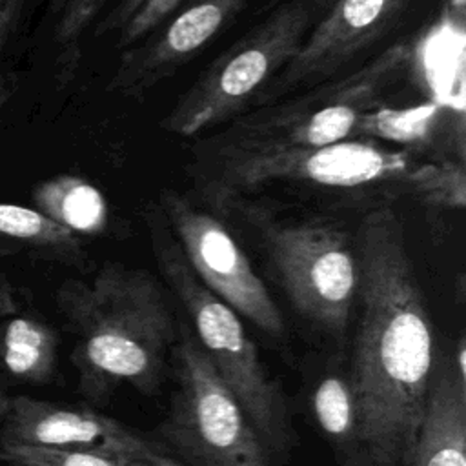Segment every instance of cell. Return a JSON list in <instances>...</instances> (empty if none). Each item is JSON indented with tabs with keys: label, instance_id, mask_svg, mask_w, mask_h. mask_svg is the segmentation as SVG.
<instances>
[{
	"label": "cell",
	"instance_id": "obj_16",
	"mask_svg": "<svg viewBox=\"0 0 466 466\" xmlns=\"http://www.w3.org/2000/svg\"><path fill=\"white\" fill-rule=\"evenodd\" d=\"M311 410L340 466H371L357 430L353 397L339 373L324 377L311 397Z\"/></svg>",
	"mask_w": 466,
	"mask_h": 466
},
{
	"label": "cell",
	"instance_id": "obj_5",
	"mask_svg": "<svg viewBox=\"0 0 466 466\" xmlns=\"http://www.w3.org/2000/svg\"><path fill=\"white\" fill-rule=\"evenodd\" d=\"M175 388L153 444L187 466H273L237 397L186 324L171 351Z\"/></svg>",
	"mask_w": 466,
	"mask_h": 466
},
{
	"label": "cell",
	"instance_id": "obj_23",
	"mask_svg": "<svg viewBox=\"0 0 466 466\" xmlns=\"http://www.w3.org/2000/svg\"><path fill=\"white\" fill-rule=\"evenodd\" d=\"M450 362H451L453 373L459 379V382L466 384V339H464V335H461L457 339L453 351L450 355Z\"/></svg>",
	"mask_w": 466,
	"mask_h": 466
},
{
	"label": "cell",
	"instance_id": "obj_11",
	"mask_svg": "<svg viewBox=\"0 0 466 466\" xmlns=\"http://www.w3.org/2000/svg\"><path fill=\"white\" fill-rule=\"evenodd\" d=\"M408 0H337L286 66L279 91L324 80L379 40Z\"/></svg>",
	"mask_w": 466,
	"mask_h": 466
},
{
	"label": "cell",
	"instance_id": "obj_3",
	"mask_svg": "<svg viewBox=\"0 0 466 466\" xmlns=\"http://www.w3.org/2000/svg\"><path fill=\"white\" fill-rule=\"evenodd\" d=\"M208 178L215 200L235 189H249L273 180L311 182L328 187L402 184L431 206H464L462 160L428 153V146L390 149L371 140H342L322 147H211Z\"/></svg>",
	"mask_w": 466,
	"mask_h": 466
},
{
	"label": "cell",
	"instance_id": "obj_15",
	"mask_svg": "<svg viewBox=\"0 0 466 466\" xmlns=\"http://www.w3.org/2000/svg\"><path fill=\"white\" fill-rule=\"evenodd\" d=\"M58 335L33 317H13L0 329V362L22 382L51 380L56 368Z\"/></svg>",
	"mask_w": 466,
	"mask_h": 466
},
{
	"label": "cell",
	"instance_id": "obj_24",
	"mask_svg": "<svg viewBox=\"0 0 466 466\" xmlns=\"http://www.w3.org/2000/svg\"><path fill=\"white\" fill-rule=\"evenodd\" d=\"M16 300L7 277L0 271V319L13 317L16 313Z\"/></svg>",
	"mask_w": 466,
	"mask_h": 466
},
{
	"label": "cell",
	"instance_id": "obj_22",
	"mask_svg": "<svg viewBox=\"0 0 466 466\" xmlns=\"http://www.w3.org/2000/svg\"><path fill=\"white\" fill-rule=\"evenodd\" d=\"M24 5L25 0H0V106L4 102V98L7 96L5 91V80H4V73H2V62H4V55L18 29V24L22 20L24 15Z\"/></svg>",
	"mask_w": 466,
	"mask_h": 466
},
{
	"label": "cell",
	"instance_id": "obj_25",
	"mask_svg": "<svg viewBox=\"0 0 466 466\" xmlns=\"http://www.w3.org/2000/svg\"><path fill=\"white\" fill-rule=\"evenodd\" d=\"M11 399L13 397H9L4 390H0V420L7 415V411L11 408Z\"/></svg>",
	"mask_w": 466,
	"mask_h": 466
},
{
	"label": "cell",
	"instance_id": "obj_14",
	"mask_svg": "<svg viewBox=\"0 0 466 466\" xmlns=\"http://www.w3.org/2000/svg\"><path fill=\"white\" fill-rule=\"evenodd\" d=\"M31 198L35 209L75 235H98L107 226V202L86 178L56 175L35 186Z\"/></svg>",
	"mask_w": 466,
	"mask_h": 466
},
{
	"label": "cell",
	"instance_id": "obj_7",
	"mask_svg": "<svg viewBox=\"0 0 466 466\" xmlns=\"http://www.w3.org/2000/svg\"><path fill=\"white\" fill-rule=\"evenodd\" d=\"M315 0H289L218 55L180 96L160 127L191 137L233 116L300 49Z\"/></svg>",
	"mask_w": 466,
	"mask_h": 466
},
{
	"label": "cell",
	"instance_id": "obj_20",
	"mask_svg": "<svg viewBox=\"0 0 466 466\" xmlns=\"http://www.w3.org/2000/svg\"><path fill=\"white\" fill-rule=\"evenodd\" d=\"M106 0H56L55 2V44L58 64L67 73L78 56V44L86 29L100 13Z\"/></svg>",
	"mask_w": 466,
	"mask_h": 466
},
{
	"label": "cell",
	"instance_id": "obj_9",
	"mask_svg": "<svg viewBox=\"0 0 466 466\" xmlns=\"http://www.w3.org/2000/svg\"><path fill=\"white\" fill-rule=\"evenodd\" d=\"M162 209L198 280L258 329L280 339L284 317L226 226L177 193L162 197Z\"/></svg>",
	"mask_w": 466,
	"mask_h": 466
},
{
	"label": "cell",
	"instance_id": "obj_6",
	"mask_svg": "<svg viewBox=\"0 0 466 466\" xmlns=\"http://www.w3.org/2000/svg\"><path fill=\"white\" fill-rule=\"evenodd\" d=\"M415 49L397 44L346 78L257 113L226 131L215 147H322L360 138L368 116L386 106L388 93L413 67Z\"/></svg>",
	"mask_w": 466,
	"mask_h": 466
},
{
	"label": "cell",
	"instance_id": "obj_10",
	"mask_svg": "<svg viewBox=\"0 0 466 466\" xmlns=\"http://www.w3.org/2000/svg\"><path fill=\"white\" fill-rule=\"evenodd\" d=\"M248 0H184L140 46L120 55L109 91L138 98L189 62Z\"/></svg>",
	"mask_w": 466,
	"mask_h": 466
},
{
	"label": "cell",
	"instance_id": "obj_2",
	"mask_svg": "<svg viewBox=\"0 0 466 466\" xmlns=\"http://www.w3.org/2000/svg\"><path fill=\"white\" fill-rule=\"evenodd\" d=\"M56 304L75 337L71 360L87 400L106 402L122 386L140 395L162 388L177 324L149 271L104 264L89 280H66Z\"/></svg>",
	"mask_w": 466,
	"mask_h": 466
},
{
	"label": "cell",
	"instance_id": "obj_12",
	"mask_svg": "<svg viewBox=\"0 0 466 466\" xmlns=\"http://www.w3.org/2000/svg\"><path fill=\"white\" fill-rule=\"evenodd\" d=\"M126 426L89 408L64 406L25 395L11 399L0 442L38 448H84L113 453Z\"/></svg>",
	"mask_w": 466,
	"mask_h": 466
},
{
	"label": "cell",
	"instance_id": "obj_19",
	"mask_svg": "<svg viewBox=\"0 0 466 466\" xmlns=\"http://www.w3.org/2000/svg\"><path fill=\"white\" fill-rule=\"evenodd\" d=\"M184 0H122L118 7L104 20L100 31L120 29L118 46L137 44L162 24Z\"/></svg>",
	"mask_w": 466,
	"mask_h": 466
},
{
	"label": "cell",
	"instance_id": "obj_13",
	"mask_svg": "<svg viewBox=\"0 0 466 466\" xmlns=\"http://www.w3.org/2000/svg\"><path fill=\"white\" fill-rule=\"evenodd\" d=\"M402 466H466V384L455 377L450 355L433 364L422 426Z\"/></svg>",
	"mask_w": 466,
	"mask_h": 466
},
{
	"label": "cell",
	"instance_id": "obj_1",
	"mask_svg": "<svg viewBox=\"0 0 466 466\" xmlns=\"http://www.w3.org/2000/svg\"><path fill=\"white\" fill-rule=\"evenodd\" d=\"M355 255L360 319L346 380L357 430L371 466H402L426 413L435 364L431 319L391 209L362 218Z\"/></svg>",
	"mask_w": 466,
	"mask_h": 466
},
{
	"label": "cell",
	"instance_id": "obj_17",
	"mask_svg": "<svg viewBox=\"0 0 466 466\" xmlns=\"http://www.w3.org/2000/svg\"><path fill=\"white\" fill-rule=\"evenodd\" d=\"M0 238L24 244L64 260L80 255L78 235L35 208L0 204Z\"/></svg>",
	"mask_w": 466,
	"mask_h": 466
},
{
	"label": "cell",
	"instance_id": "obj_8",
	"mask_svg": "<svg viewBox=\"0 0 466 466\" xmlns=\"http://www.w3.org/2000/svg\"><path fill=\"white\" fill-rule=\"evenodd\" d=\"M266 246L295 309L331 337L342 339L359 284L350 235L328 222H302L271 228Z\"/></svg>",
	"mask_w": 466,
	"mask_h": 466
},
{
	"label": "cell",
	"instance_id": "obj_21",
	"mask_svg": "<svg viewBox=\"0 0 466 466\" xmlns=\"http://www.w3.org/2000/svg\"><path fill=\"white\" fill-rule=\"evenodd\" d=\"M111 451L118 453V455L138 459L147 466H187V464L177 461L175 457H171L169 453L162 451L147 437H142L129 428L122 430V433L116 439Z\"/></svg>",
	"mask_w": 466,
	"mask_h": 466
},
{
	"label": "cell",
	"instance_id": "obj_26",
	"mask_svg": "<svg viewBox=\"0 0 466 466\" xmlns=\"http://www.w3.org/2000/svg\"><path fill=\"white\" fill-rule=\"evenodd\" d=\"M450 4H451V7L459 13V15H462V11H464V4H466V0H450Z\"/></svg>",
	"mask_w": 466,
	"mask_h": 466
},
{
	"label": "cell",
	"instance_id": "obj_4",
	"mask_svg": "<svg viewBox=\"0 0 466 466\" xmlns=\"http://www.w3.org/2000/svg\"><path fill=\"white\" fill-rule=\"evenodd\" d=\"M149 233L158 269L189 315L197 342L240 402L268 453L284 459L295 444L284 393L260 360L238 313L198 280L166 224L149 218Z\"/></svg>",
	"mask_w": 466,
	"mask_h": 466
},
{
	"label": "cell",
	"instance_id": "obj_18",
	"mask_svg": "<svg viewBox=\"0 0 466 466\" xmlns=\"http://www.w3.org/2000/svg\"><path fill=\"white\" fill-rule=\"evenodd\" d=\"M5 466H147L138 459L84 448H38L0 442Z\"/></svg>",
	"mask_w": 466,
	"mask_h": 466
}]
</instances>
